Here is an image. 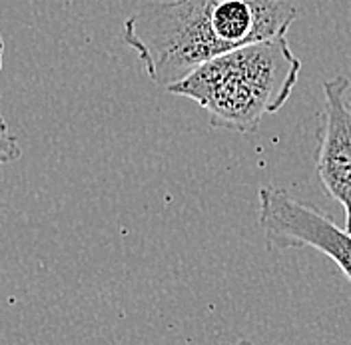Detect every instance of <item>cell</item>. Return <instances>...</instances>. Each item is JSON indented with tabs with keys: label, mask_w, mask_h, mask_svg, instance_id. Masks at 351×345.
I'll return each mask as SVG.
<instances>
[{
	"label": "cell",
	"mask_w": 351,
	"mask_h": 345,
	"mask_svg": "<svg viewBox=\"0 0 351 345\" xmlns=\"http://www.w3.org/2000/svg\"><path fill=\"white\" fill-rule=\"evenodd\" d=\"M295 19L285 0L146 2L124 21L122 38L154 84L168 90L226 52L287 34Z\"/></svg>",
	"instance_id": "obj_1"
},
{
	"label": "cell",
	"mask_w": 351,
	"mask_h": 345,
	"mask_svg": "<svg viewBox=\"0 0 351 345\" xmlns=\"http://www.w3.org/2000/svg\"><path fill=\"white\" fill-rule=\"evenodd\" d=\"M302 72L287 34L226 52L202 64L170 94L194 100L208 112L212 128L254 134L263 116L284 108Z\"/></svg>",
	"instance_id": "obj_2"
},
{
	"label": "cell",
	"mask_w": 351,
	"mask_h": 345,
	"mask_svg": "<svg viewBox=\"0 0 351 345\" xmlns=\"http://www.w3.org/2000/svg\"><path fill=\"white\" fill-rule=\"evenodd\" d=\"M258 222L267 252L311 248L328 256L351 283V234L313 206L300 202L284 188L260 190Z\"/></svg>",
	"instance_id": "obj_3"
},
{
	"label": "cell",
	"mask_w": 351,
	"mask_h": 345,
	"mask_svg": "<svg viewBox=\"0 0 351 345\" xmlns=\"http://www.w3.org/2000/svg\"><path fill=\"white\" fill-rule=\"evenodd\" d=\"M324 106L319 114L315 172L326 194L346 212V230L351 234V82L346 76L329 78L324 84Z\"/></svg>",
	"instance_id": "obj_4"
},
{
	"label": "cell",
	"mask_w": 351,
	"mask_h": 345,
	"mask_svg": "<svg viewBox=\"0 0 351 345\" xmlns=\"http://www.w3.org/2000/svg\"><path fill=\"white\" fill-rule=\"evenodd\" d=\"M22 156V148L19 138L10 132V126L0 114V166L16 162Z\"/></svg>",
	"instance_id": "obj_5"
},
{
	"label": "cell",
	"mask_w": 351,
	"mask_h": 345,
	"mask_svg": "<svg viewBox=\"0 0 351 345\" xmlns=\"http://www.w3.org/2000/svg\"><path fill=\"white\" fill-rule=\"evenodd\" d=\"M2 66H4V38L0 34V72H2Z\"/></svg>",
	"instance_id": "obj_6"
},
{
	"label": "cell",
	"mask_w": 351,
	"mask_h": 345,
	"mask_svg": "<svg viewBox=\"0 0 351 345\" xmlns=\"http://www.w3.org/2000/svg\"><path fill=\"white\" fill-rule=\"evenodd\" d=\"M236 345H254L252 342H247V340H241V342H238Z\"/></svg>",
	"instance_id": "obj_7"
}]
</instances>
